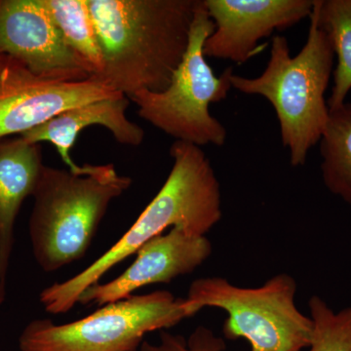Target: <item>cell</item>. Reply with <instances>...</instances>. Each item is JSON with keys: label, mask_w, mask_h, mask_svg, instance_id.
<instances>
[{"label": "cell", "mask_w": 351, "mask_h": 351, "mask_svg": "<svg viewBox=\"0 0 351 351\" xmlns=\"http://www.w3.org/2000/svg\"><path fill=\"white\" fill-rule=\"evenodd\" d=\"M104 68L96 77L130 97L160 92L188 50L199 0H87Z\"/></svg>", "instance_id": "1"}, {"label": "cell", "mask_w": 351, "mask_h": 351, "mask_svg": "<svg viewBox=\"0 0 351 351\" xmlns=\"http://www.w3.org/2000/svg\"><path fill=\"white\" fill-rule=\"evenodd\" d=\"M170 154L174 163L167 180L125 234L82 272L40 293L46 313L71 311L88 288L167 228L178 226L189 234L206 237L218 225L223 217L221 186L211 161L201 147L179 141Z\"/></svg>", "instance_id": "2"}, {"label": "cell", "mask_w": 351, "mask_h": 351, "mask_svg": "<svg viewBox=\"0 0 351 351\" xmlns=\"http://www.w3.org/2000/svg\"><path fill=\"white\" fill-rule=\"evenodd\" d=\"M308 36L297 56L291 55L287 39L272 38L267 68L258 77L232 73V88L241 93L260 95L271 104L280 127L282 145L294 167L304 165L309 149L320 142L329 120L325 93L334 66V49L318 24L314 7Z\"/></svg>", "instance_id": "3"}, {"label": "cell", "mask_w": 351, "mask_h": 351, "mask_svg": "<svg viewBox=\"0 0 351 351\" xmlns=\"http://www.w3.org/2000/svg\"><path fill=\"white\" fill-rule=\"evenodd\" d=\"M132 180L112 164L73 173L44 165L29 221L32 253L45 272L84 257L108 206Z\"/></svg>", "instance_id": "4"}, {"label": "cell", "mask_w": 351, "mask_h": 351, "mask_svg": "<svg viewBox=\"0 0 351 351\" xmlns=\"http://www.w3.org/2000/svg\"><path fill=\"white\" fill-rule=\"evenodd\" d=\"M297 290V281L288 274L256 288L239 287L223 277H202L191 284L184 300L191 317L205 307L226 311V338L246 339L250 351H302L311 343L313 324L295 304Z\"/></svg>", "instance_id": "5"}, {"label": "cell", "mask_w": 351, "mask_h": 351, "mask_svg": "<svg viewBox=\"0 0 351 351\" xmlns=\"http://www.w3.org/2000/svg\"><path fill=\"white\" fill-rule=\"evenodd\" d=\"M215 25L204 0L198 1L191 25L188 50L170 84L160 92L142 90L129 97L138 117L179 142L203 147L225 145L228 132L212 117L210 105L226 100L232 89V68L217 76L203 48Z\"/></svg>", "instance_id": "6"}, {"label": "cell", "mask_w": 351, "mask_h": 351, "mask_svg": "<svg viewBox=\"0 0 351 351\" xmlns=\"http://www.w3.org/2000/svg\"><path fill=\"white\" fill-rule=\"evenodd\" d=\"M189 317L186 300L156 291L105 304L68 324L32 321L21 334L19 346L21 351H138L145 335Z\"/></svg>", "instance_id": "7"}, {"label": "cell", "mask_w": 351, "mask_h": 351, "mask_svg": "<svg viewBox=\"0 0 351 351\" xmlns=\"http://www.w3.org/2000/svg\"><path fill=\"white\" fill-rule=\"evenodd\" d=\"M117 94L96 78L63 82L39 77L0 54V138L22 135L64 110Z\"/></svg>", "instance_id": "8"}, {"label": "cell", "mask_w": 351, "mask_h": 351, "mask_svg": "<svg viewBox=\"0 0 351 351\" xmlns=\"http://www.w3.org/2000/svg\"><path fill=\"white\" fill-rule=\"evenodd\" d=\"M0 54L13 57L45 80L90 78L40 0H0Z\"/></svg>", "instance_id": "9"}, {"label": "cell", "mask_w": 351, "mask_h": 351, "mask_svg": "<svg viewBox=\"0 0 351 351\" xmlns=\"http://www.w3.org/2000/svg\"><path fill=\"white\" fill-rule=\"evenodd\" d=\"M314 0H204L214 22L204 43L205 57L246 63L258 41L311 16Z\"/></svg>", "instance_id": "10"}, {"label": "cell", "mask_w": 351, "mask_h": 351, "mask_svg": "<svg viewBox=\"0 0 351 351\" xmlns=\"http://www.w3.org/2000/svg\"><path fill=\"white\" fill-rule=\"evenodd\" d=\"M212 252L213 246L206 237L189 234L174 226L143 245L123 274L110 282L88 288L80 302L105 306L126 299L145 286L169 283L195 271L211 257Z\"/></svg>", "instance_id": "11"}, {"label": "cell", "mask_w": 351, "mask_h": 351, "mask_svg": "<svg viewBox=\"0 0 351 351\" xmlns=\"http://www.w3.org/2000/svg\"><path fill=\"white\" fill-rule=\"evenodd\" d=\"M128 106V97L117 94L110 98L64 110L20 136L32 144L50 143L56 147L69 170L73 173H85L91 165H77L71 156V149L83 129L92 125L104 126L112 132L119 144L131 147L142 144L144 130L126 117Z\"/></svg>", "instance_id": "12"}, {"label": "cell", "mask_w": 351, "mask_h": 351, "mask_svg": "<svg viewBox=\"0 0 351 351\" xmlns=\"http://www.w3.org/2000/svg\"><path fill=\"white\" fill-rule=\"evenodd\" d=\"M43 166L40 144L22 136L0 138V306L6 298L16 219L25 198L34 195Z\"/></svg>", "instance_id": "13"}, {"label": "cell", "mask_w": 351, "mask_h": 351, "mask_svg": "<svg viewBox=\"0 0 351 351\" xmlns=\"http://www.w3.org/2000/svg\"><path fill=\"white\" fill-rule=\"evenodd\" d=\"M319 143L323 182L351 206V104L330 110Z\"/></svg>", "instance_id": "14"}, {"label": "cell", "mask_w": 351, "mask_h": 351, "mask_svg": "<svg viewBox=\"0 0 351 351\" xmlns=\"http://www.w3.org/2000/svg\"><path fill=\"white\" fill-rule=\"evenodd\" d=\"M52 16L64 40L82 62L90 77L104 68L103 54L87 0H40Z\"/></svg>", "instance_id": "15"}, {"label": "cell", "mask_w": 351, "mask_h": 351, "mask_svg": "<svg viewBox=\"0 0 351 351\" xmlns=\"http://www.w3.org/2000/svg\"><path fill=\"white\" fill-rule=\"evenodd\" d=\"M318 24L338 57L329 110L341 107L351 90V0H314Z\"/></svg>", "instance_id": "16"}, {"label": "cell", "mask_w": 351, "mask_h": 351, "mask_svg": "<svg viewBox=\"0 0 351 351\" xmlns=\"http://www.w3.org/2000/svg\"><path fill=\"white\" fill-rule=\"evenodd\" d=\"M313 329L306 351H351V306L332 311L319 295L308 301Z\"/></svg>", "instance_id": "17"}, {"label": "cell", "mask_w": 351, "mask_h": 351, "mask_svg": "<svg viewBox=\"0 0 351 351\" xmlns=\"http://www.w3.org/2000/svg\"><path fill=\"white\" fill-rule=\"evenodd\" d=\"M140 351H226L225 339L216 336L209 328L196 327L188 339L162 330L157 345L143 341Z\"/></svg>", "instance_id": "18"}]
</instances>
